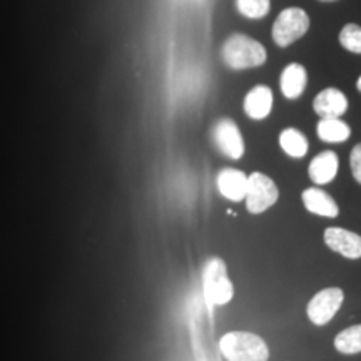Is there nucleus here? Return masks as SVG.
Here are the masks:
<instances>
[{"mask_svg": "<svg viewBox=\"0 0 361 361\" xmlns=\"http://www.w3.org/2000/svg\"><path fill=\"white\" fill-rule=\"evenodd\" d=\"M335 348L343 355L361 353V324L343 329L335 338Z\"/></svg>", "mask_w": 361, "mask_h": 361, "instance_id": "17", "label": "nucleus"}, {"mask_svg": "<svg viewBox=\"0 0 361 361\" xmlns=\"http://www.w3.org/2000/svg\"><path fill=\"white\" fill-rule=\"evenodd\" d=\"M219 350L229 361H268L269 350L263 338L247 331L226 333Z\"/></svg>", "mask_w": 361, "mask_h": 361, "instance_id": "2", "label": "nucleus"}, {"mask_svg": "<svg viewBox=\"0 0 361 361\" xmlns=\"http://www.w3.org/2000/svg\"><path fill=\"white\" fill-rule=\"evenodd\" d=\"M236 7L247 19H263L269 12L271 0H236Z\"/></svg>", "mask_w": 361, "mask_h": 361, "instance_id": "18", "label": "nucleus"}, {"mask_svg": "<svg viewBox=\"0 0 361 361\" xmlns=\"http://www.w3.org/2000/svg\"><path fill=\"white\" fill-rule=\"evenodd\" d=\"M350 166H351V173H353V178L356 179V183L361 184V144H356L350 154Z\"/></svg>", "mask_w": 361, "mask_h": 361, "instance_id": "20", "label": "nucleus"}, {"mask_svg": "<svg viewBox=\"0 0 361 361\" xmlns=\"http://www.w3.org/2000/svg\"><path fill=\"white\" fill-rule=\"evenodd\" d=\"M343 300H345V295L340 288H324V290L316 293L311 298L308 308H306L311 323H314L316 326H323V324L331 322L333 316L341 308Z\"/></svg>", "mask_w": 361, "mask_h": 361, "instance_id": "6", "label": "nucleus"}, {"mask_svg": "<svg viewBox=\"0 0 361 361\" xmlns=\"http://www.w3.org/2000/svg\"><path fill=\"white\" fill-rule=\"evenodd\" d=\"M305 207L310 213L323 216V218H336L340 214V207L336 201L326 191L319 188H308L303 191Z\"/></svg>", "mask_w": 361, "mask_h": 361, "instance_id": "13", "label": "nucleus"}, {"mask_svg": "<svg viewBox=\"0 0 361 361\" xmlns=\"http://www.w3.org/2000/svg\"><path fill=\"white\" fill-rule=\"evenodd\" d=\"M216 186L226 200L239 202L245 201L247 189V176L239 169L226 168L221 169L216 178Z\"/></svg>", "mask_w": 361, "mask_h": 361, "instance_id": "9", "label": "nucleus"}, {"mask_svg": "<svg viewBox=\"0 0 361 361\" xmlns=\"http://www.w3.org/2000/svg\"><path fill=\"white\" fill-rule=\"evenodd\" d=\"M245 112L255 121H263L273 109V90L268 85H256L245 97Z\"/></svg>", "mask_w": 361, "mask_h": 361, "instance_id": "11", "label": "nucleus"}, {"mask_svg": "<svg viewBox=\"0 0 361 361\" xmlns=\"http://www.w3.org/2000/svg\"><path fill=\"white\" fill-rule=\"evenodd\" d=\"M279 191L274 180L263 173H252L247 176L246 207L251 214H261L269 209L278 201Z\"/></svg>", "mask_w": 361, "mask_h": 361, "instance_id": "5", "label": "nucleus"}, {"mask_svg": "<svg viewBox=\"0 0 361 361\" xmlns=\"http://www.w3.org/2000/svg\"><path fill=\"white\" fill-rule=\"evenodd\" d=\"M356 87H358V90H360V92H361V75H360L358 82H356Z\"/></svg>", "mask_w": 361, "mask_h": 361, "instance_id": "21", "label": "nucleus"}, {"mask_svg": "<svg viewBox=\"0 0 361 361\" xmlns=\"http://www.w3.org/2000/svg\"><path fill=\"white\" fill-rule=\"evenodd\" d=\"M319 2H335V0H319Z\"/></svg>", "mask_w": 361, "mask_h": 361, "instance_id": "22", "label": "nucleus"}, {"mask_svg": "<svg viewBox=\"0 0 361 361\" xmlns=\"http://www.w3.org/2000/svg\"><path fill=\"white\" fill-rule=\"evenodd\" d=\"M279 146L288 156L303 157L308 152V139L301 130L288 128L279 134Z\"/></svg>", "mask_w": 361, "mask_h": 361, "instance_id": "16", "label": "nucleus"}, {"mask_svg": "<svg viewBox=\"0 0 361 361\" xmlns=\"http://www.w3.org/2000/svg\"><path fill=\"white\" fill-rule=\"evenodd\" d=\"M310 29V17L303 8L290 7L279 13L273 24V40L279 47H288L301 39Z\"/></svg>", "mask_w": 361, "mask_h": 361, "instance_id": "4", "label": "nucleus"}, {"mask_svg": "<svg viewBox=\"0 0 361 361\" xmlns=\"http://www.w3.org/2000/svg\"><path fill=\"white\" fill-rule=\"evenodd\" d=\"M316 133H318V137L322 141L336 144L345 142L350 137L351 129L345 121H341V117H324V119L318 123Z\"/></svg>", "mask_w": 361, "mask_h": 361, "instance_id": "15", "label": "nucleus"}, {"mask_svg": "<svg viewBox=\"0 0 361 361\" xmlns=\"http://www.w3.org/2000/svg\"><path fill=\"white\" fill-rule=\"evenodd\" d=\"M340 44L346 51L361 54V25L346 24L340 32Z\"/></svg>", "mask_w": 361, "mask_h": 361, "instance_id": "19", "label": "nucleus"}, {"mask_svg": "<svg viewBox=\"0 0 361 361\" xmlns=\"http://www.w3.org/2000/svg\"><path fill=\"white\" fill-rule=\"evenodd\" d=\"M306 82H308V74L306 69L298 62L284 67L281 72V79H279V85H281V92L286 99H298L303 96Z\"/></svg>", "mask_w": 361, "mask_h": 361, "instance_id": "14", "label": "nucleus"}, {"mask_svg": "<svg viewBox=\"0 0 361 361\" xmlns=\"http://www.w3.org/2000/svg\"><path fill=\"white\" fill-rule=\"evenodd\" d=\"M338 168H340V159H338L336 152L323 151L311 159L308 174L314 184L323 186L336 178Z\"/></svg>", "mask_w": 361, "mask_h": 361, "instance_id": "12", "label": "nucleus"}, {"mask_svg": "<svg viewBox=\"0 0 361 361\" xmlns=\"http://www.w3.org/2000/svg\"><path fill=\"white\" fill-rule=\"evenodd\" d=\"M324 243L329 250L340 252L348 259L361 258V236L343 228H328L324 231Z\"/></svg>", "mask_w": 361, "mask_h": 361, "instance_id": "8", "label": "nucleus"}, {"mask_svg": "<svg viewBox=\"0 0 361 361\" xmlns=\"http://www.w3.org/2000/svg\"><path fill=\"white\" fill-rule=\"evenodd\" d=\"M213 137L216 146L224 156L231 159H239L245 154V141L239 133V128L233 119H219L213 128Z\"/></svg>", "mask_w": 361, "mask_h": 361, "instance_id": "7", "label": "nucleus"}, {"mask_svg": "<svg viewBox=\"0 0 361 361\" xmlns=\"http://www.w3.org/2000/svg\"><path fill=\"white\" fill-rule=\"evenodd\" d=\"M202 291L209 305H226L233 300L234 288L228 278V266L221 258H211L202 268Z\"/></svg>", "mask_w": 361, "mask_h": 361, "instance_id": "3", "label": "nucleus"}, {"mask_svg": "<svg viewBox=\"0 0 361 361\" xmlns=\"http://www.w3.org/2000/svg\"><path fill=\"white\" fill-rule=\"evenodd\" d=\"M313 109L322 119L324 117H341L348 109V99L340 89L328 87L314 97Z\"/></svg>", "mask_w": 361, "mask_h": 361, "instance_id": "10", "label": "nucleus"}, {"mask_svg": "<svg viewBox=\"0 0 361 361\" xmlns=\"http://www.w3.org/2000/svg\"><path fill=\"white\" fill-rule=\"evenodd\" d=\"M221 57H223V62L229 69L245 71L263 66L268 54H266L264 45L250 37V35L233 34L223 44Z\"/></svg>", "mask_w": 361, "mask_h": 361, "instance_id": "1", "label": "nucleus"}]
</instances>
